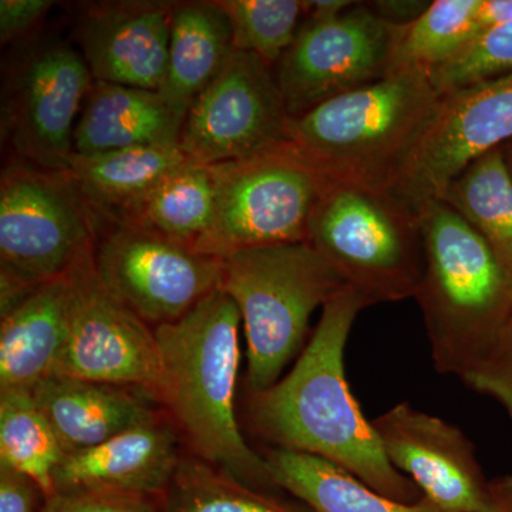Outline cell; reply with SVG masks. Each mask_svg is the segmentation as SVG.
<instances>
[{"label":"cell","instance_id":"1","mask_svg":"<svg viewBox=\"0 0 512 512\" xmlns=\"http://www.w3.org/2000/svg\"><path fill=\"white\" fill-rule=\"evenodd\" d=\"M365 308L349 286L333 296L291 372L251 393L249 423L274 448L325 458L384 497L416 504L424 498L420 488L387 460L346 379L350 330Z\"/></svg>","mask_w":512,"mask_h":512},{"label":"cell","instance_id":"2","mask_svg":"<svg viewBox=\"0 0 512 512\" xmlns=\"http://www.w3.org/2000/svg\"><path fill=\"white\" fill-rule=\"evenodd\" d=\"M241 323L237 303L217 288L183 318L154 328L161 365L157 396L198 457L252 487H276L235 414Z\"/></svg>","mask_w":512,"mask_h":512},{"label":"cell","instance_id":"3","mask_svg":"<svg viewBox=\"0 0 512 512\" xmlns=\"http://www.w3.org/2000/svg\"><path fill=\"white\" fill-rule=\"evenodd\" d=\"M426 268L414 299L434 369L463 382L512 313V284L483 238L446 202L420 212Z\"/></svg>","mask_w":512,"mask_h":512},{"label":"cell","instance_id":"4","mask_svg":"<svg viewBox=\"0 0 512 512\" xmlns=\"http://www.w3.org/2000/svg\"><path fill=\"white\" fill-rule=\"evenodd\" d=\"M439 97L429 73L394 70L292 119L288 140L330 180L390 191Z\"/></svg>","mask_w":512,"mask_h":512},{"label":"cell","instance_id":"5","mask_svg":"<svg viewBox=\"0 0 512 512\" xmlns=\"http://www.w3.org/2000/svg\"><path fill=\"white\" fill-rule=\"evenodd\" d=\"M346 286L309 242L249 249L222 259L220 288L237 303L244 323L249 392L278 382L308 343L313 312Z\"/></svg>","mask_w":512,"mask_h":512},{"label":"cell","instance_id":"6","mask_svg":"<svg viewBox=\"0 0 512 512\" xmlns=\"http://www.w3.org/2000/svg\"><path fill=\"white\" fill-rule=\"evenodd\" d=\"M308 242L367 306L414 298L426 268L420 217L390 191L332 181Z\"/></svg>","mask_w":512,"mask_h":512},{"label":"cell","instance_id":"7","mask_svg":"<svg viewBox=\"0 0 512 512\" xmlns=\"http://www.w3.org/2000/svg\"><path fill=\"white\" fill-rule=\"evenodd\" d=\"M210 171L214 220L192 249L218 259L308 242L313 211L332 184L289 140L252 157L210 165Z\"/></svg>","mask_w":512,"mask_h":512},{"label":"cell","instance_id":"8","mask_svg":"<svg viewBox=\"0 0 512 512\" xmlns=\"http://www.w3.org/2000/svg\"><path fill=\"white\" fill-rule=\"evenodd\" d=\"M100 224L63 171L16 161L0 178V276L36 286L93 251Z\"/></svg>","mask_w":512,"mask_h":512},{"label":"cell","instance_id":"9","mask_svg":"<svg viewBox=\"0 0 512 512\" xmlns=\"http://www.w3.org/2000/svg\"><path fill=\"white\" fill-rule=\"evenodd\" d=\"M93 261L104 288L153 328L183 318L222 279V259L133 224L100 222Z\"/></svg>","mask_w":512,"mask_h":512},{"label":"cell","instance_id":"10","mask_svg":"<svg viewBox=\"0 0 512 512\" xmlns=\"http://www.w3.org/2000/svg\"><path fill=\"white\" fill-rule=\"evenodd\" d=\"M403 26L357 3L338 18L308 20L279 60L276 82L292 119L393 72Z\"/></svg>","mask_w":512,"mask_h":512},{"label":"cell","instance_id":"11","mask_svg":"<svg viewBox=\"0 0 512 512\" xmlns=\"http://www.w3.org/2000/svg\"><path fill=\"white\" fill-rule=\"evenodd\" d=\"M512 140V73L440 94L390 192L419 217L451 181Z\"/></svg>","mask_w":512,"mask_h":512},{"label":"cell","instance_id":"12","mask_svg":"<svg viewBox=\"0 0 512 512\" xmlns=\"http://www.w3.org/2000/svg\"><path fill=\"white\" fill-rule=\"evenodd\" d=\"M291 121L271 67L234 50L192 103L178 146L188 160L207 167L242 160L288 140Z\"/></svg>","mask_w":512,"mask_h":512},{"label":"cell","instance_id":"13","mask_svg":"<svg viewBox=\"0 0 512 512\" xmlns=\"http://www.w3.org/2000/svg\"><path fill=\"white\" fill-rule=\"evenodd\" d=\"M69 332L55 375L158 392L160 350L156 332L123 305L97 276L93 251L69 274Z\"/></svg>","mask_w":512,"mask_h":512},{"label":"cell","instance_id":"14","mask_svg":"<svg viewBox=\"0 0 512 512\" xmlns=\"http://www.w3.org/2000/svg\"><path fill=\"white\" fill-rule=\"evenodd\" d=\"M372 424L390 464L440 511L483 508L490 480L484 476L476 446L460 427L409 402L396 404Z\"/></svg>","mask_w":512,"mask_h":512},{"label":"cell","instance_id":"15","mask_svg":"<svg viewBox=\"0 0 512 512\" xmlns=\"http://www.w3.org/2000/svg\"><path fill=\"white\" fill-rule=\"evenodd\" d=\"M93 83L86 60L63 43L29 57L8 109L10 141L26 163L59 173L69 168L76 119Z\"/></svg>","mask_w":512,"mask_h":512},{"label":"cell","instance_id":"16","mask_svg":"<svg viewBox=\"0 0 512 512\" xmlns=\"http://www.w3.org/2000/svg\"><path fill=\"white\" fill-rule=\"evenodd\" d=\"M173 5L120 2L96 6L80 20L82 56L94 82L160 92L170 55Z\"/></svg>","mask_w":512,"mask_h":512},{"label":"cell","instance_id":"17","mask_svg":"<svg viewBox=\"0 0 512 512\" xmlns=\"http://www.w3.org/2000/svg\"><path fill=\"white\" fill-rule=\"evenodd\" d=\"M180 460L173 430L154 420L99 446L66 454L53 484L56 493L111 491L150 497L170 485Z\"/></svg>","mask_w":512,"mask_h":512},{"label":"cell","instance_id":"18","mask_svg":"<svg viewBox=\"0 0 512 512\" xmlns=\"http://www.w3.org/2000/svg\"><path fill=\"white\" fill-rule=\"evenodd\" d=\"M67 276L37 286L0 322V392L33 389L52 375L69 332Z\"/></svg>","mask_w":512,"mask_h":512},{"label":"cell","instance_id":"19","mask_svg":"<svg viewBox=\"0 0 512 512\" xmlns=\"http://www.w3.org/2000/svg\"><path fill=\"white\" fill-rule=\"evenodd\" d=\"M32 394L66 454L99 446L157 420L140 397L117 384L52 375L37 384Z\"/></svg>","mask_w":512,"mask_h":512},{"label":"cell","instance_id":"20","mask_svg":"<svg viewBox=\"0 0 512 512\" xmlns=\"http://www.w3.org/2000/svg\"><path fill=\"white\" fill-rule=\"evenodd\" d=\"M183 126L184 120L154 90L94 82L74 130V153L178 146Z\"/></svg>","mask_w":512,"mask_h":512},{"label":"cell","instance_id":"21","mask_svg":"<svg viewBox=\"0 0 512 512\" xmlns=\"http://www.w3.org/2000/svg\"><path fill=\"white\" fill-rule=\"evenodd\" d=\"M188 160L180 146L73 154L63 171L99 222L131 224L165 175Z\"/></svg>","mask_w":512,"mask_h":512},{"label":"cell","instance_id":"22","mask_svg":"<svg viewBox=\"0 0 512 512\" xmlns=\"http://www.w3.org/2000/svg\"><path fill=\"white\" fill-rule=\"evenodd\" d=\"M234 53L231 26L217 2L173 5L170 55L160 93L185 121L192 103Z\"/></svg>","mask_w":512,"mask_h":512},{"label":"cell","instance_id":"23","mask_svg":"<svg viewBox=\"0 0 512 512\" xmlns=\"http://www.w3.org/2000/svg\"><path fill=\"white\" fill-rule=\"evenodd\" d=\"M276 487L315 512H443L423 498L416 504L390 500L325 458L284 448L264 456Z\"/></svg>","mask_w":512,"mask_h":512},{"label":"cell","instance_id":"24","mask_svg":"<svg viewBox=\"0 0 512 512\" xmlns=\"http://www.w3.org/2000/svg\"><path fill=\"white\" fill-rule=\"evenodd\" d=\"M440 201L484 239L512 284V177L501 147L468 165Z\"/></svg>","mask_w":512,"mask_h":512},{"label":"cell","instance_id":"25","mask_svg":"<svg viewBox=\"0 0 512 512\" xmlns=\"http://www.w3.org/2000/svg\"><path fill=\"white\" fill-rule=\"evenodd\" d=\"M214 211L210 167L187 160L165 175L131 224L192 248L211 228Z\"/></svg>","mask_w":512,"mask_h":512},{"label":"cell","instance_id":"26","mask_svg":"<svg viewBox=\"0 0 512 512\" xmlns=\"http://www.w3.org/2000/svg\"><path fill=\"white\" fill-rule=\"evenodd\" d=\"M66 451L32 392H0V464L36 481L46 498L56 494L53 474Z\"/></svg>","mask_w":512,"mask_h":512},{"label":"cell","instance_id":"27","mask_svg":"<svg viewBox=\"0 0 512 512\" xmlns=\"http://www.w3.org/2000/svg\"><path fill=\"white\" fill-rule=\"evenodd\" d=\"M481 0H436L410 23L393 53V72L400 69L431 70L456 55L478 30Z\"/></svg>","mask_w":512,"mask_h":512},{"label":"cell","instance_id":"28","mask_svg":"<svg viewBox=\"0 0 512 512\" xmlns=\"http://www.w3.org/2000/svg\"><path fill=\"white\" fill-rule=\"evenodd\" d=\"M165 512H301L218 470L202 458H181L168 485Z\"/></svg>","mask_w":512,"mask_h":512},{"label":"cell","instance_id":"29","mask_svg":"<svg viewBox=\"0 0 512 512\" xmlns=\"http://www.w3.org/2000/svg\"><path fill=\"white\" fill-rule=\"evenodd\" d=\"M231 26L237 52L278 64L299 33L305 2L299 0H218Z\"/></svg>","mask_w":512,"mask_h":512},{"label":"cell","instance_id":"30","mask_svg":"<svg viewBox=\"0 0 512 512\" xmlns=\"http://www.w3.org/2000/svg\"><path fill=\"white\" fill-rule=\"evenodd\" d=\"M512 73V23L478 30L430 79L439 94L466 89Z\"/></svg>","mask_w":512,"mask_h":512},{"label":"cell","instance_id":"31","mask_svg":"<svg viewBox=\"0 0 512 512\" xmlns=\"http://www.w3.org/2000/svg\"><path fill=\"white\" fill-rule=\"evenodd\" d=\"M463 383L495 400L512 420V313L491 352Z\"/></svg>","mask_w":512,"mask_h":512},{"label":"cell","instance_id":"32","mask_svg":"<svg viewBox=\"0 0 512 512\" xmlns=\"http://www.w3.org/2000/svg\"><path fill=\"white\" fill-rule=\"evenodd\" d=\"M40 512H156L150 498L111 491H70L46 498Z\"/></svg>","mask_w":512,"mask_h":512},{"label":"cell","instance_id":"33","mask_svg":"<svg viewBox=\"0 0 512 512\" xmlns=\"http://www.w3.org/2000/svg\"><path fill=\"white\" fill-rule=\"evenodd\" d=\"M50 0H2L0 2V40L12 42L25 36L52 9Z\"/></svg>","mask_w":512,"mask_h":512},{"label":"cell","instance_id":"34","mask_svg":"<svg viewBox=\"0 0 512 512\" xmlns=\"http://www.w3.org/2000/svg\"><path fill=\"white\" fill-rule=\"evenodd\" d=\"M40 494L33 478L0 464V512H36Z\"/></svg>","mask_w":512,"mask_h":512},{"label":"cell","instance_id":"35","mask_svg":"<svg viewBox=\"0 0 512 512\" xmlns=\"http://www.w3.org/2000/svg\"><path fill=\"white\" fill-rule=\"evenodd\" d=\"M431 2H416V0H383L369 3L380 18L394 26H407L414 22L421 13L429 8Z\"/></svg>","mask_w":512,"mask_h":512},{"label":"cell","instance_id":"36","mask_svg":"<svg viewBox=\"0 0 512 512\" xmlns=\"http://www.w3.org/2000/svg\"><path fill=\"white\" fill-rule=\"evenodd\" d=\"M478 512H512L511 474L490 480L483 508Z\"/></svg>","mask_w":512,"mask_h":512},{"label":"cell","instance_id":"37","mask_svg":"<svg viewBox=\"0 0 512 512\" xmlns=\"http://www.w3.org/2000/svg\"><path fill=\"white\" fill-rule=\"evenodd\" d=\"M478 23L480 29L512 23V0H481Z\"/></svg>","mask_w":512,"mask_h":512},{"label":"cell","instance_id":"38","mask_svg":"<svg viewBox=\"0 0 512 512\" xmlns=\"http://www.w3.org/2000/svg\"><path fill=\"white\" fill-rule=\"evenodd\" d=\"M355 5L356 2H349V0H315V2H305V12L309 13V20L318 22V20L338 18Z\"/></svg>","mask_w":512,"mask_h":512},{"label":"cell","instance_id":"39","mask_svg":"<svg viewBox=\"0 0 512 512\" xmlns=\"http://www.w3.org/2000/svg\"><path fill=\"white\" fill-rule=\"evenodd\" d=\"M505 161H507L508 170H510V174L512 177V146L510 147V150L507 148V154L504 153Z\"/></svg>","mask_w":512,"mask_h":512}]
</instances>
